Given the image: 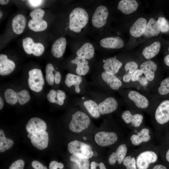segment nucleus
<instances>
[{"label":"nucleus","instance_id":"nucleus-15","mask_svg":"<svg viewBox=\"0 0 169 169\" xmlns=\"http://www.w3.org/2000/svg\"><path fill=\"white\" fill-rule=\"evenodd\" d=\"M155 118L160 124H163L169 120V100L162 102L156 108Z\"/></svg>","mask_w":169,"mask_h":169},{"label":"nucleus","instance_id":"nucleus-10","mask_svg":"<svg viewBox=\"0 0 169 169\" xmlns=\"http://www.w3.org/2000/svg\"><path fill=\"white\" fill-rule=\"evenodd\" d=\"M109 15V11L105 6L100 5L95 9L91 18V23L95 28H100L106 23Z\"/></svg>","mask_w":169,"mask_h":169},{"label":"nucleus","instance_id":"nucleus-6","mask_svg":"<svg viewBox=\"0 0 169 169\" xmlns=\"http://www.w3.org/2000/svg\"><path fill=\"white\" fill-rule=\"evenodd\" d=\"M44 14V11L41 8L34 10L30 13L32 19L29 21L28 25L30 29L38 32L44 31L47 28V23L43 19Z\"/></svg>","mask_w":169,"mask_h":169},{"label":"nucleus","instance_id":"nucleus-13","mask_svg":"<svg viewBox=\"0 0 169 169\" xmlns=\"http://www.w3.org/2000/svg\"><path fill=\"white\" fill-rule=\"evenodd\" d=\"M76 100L82 103L84 107L92 117L95 118L100 117L101 114L99 112L98 104L93 99L84 96L77 99Z\"/></svg>","mask_w":169,"mask_h":169},{"label":"nucleus","instance_id":"nucleus-31","mask_svg":"<svg viewBox=\"0 0 169 169\" xmlns=\"http://www.w3.org/2000/svg\"><path fill=\"white\" fill-rule=\"evenodd\" d=\"M26 19L25 17L21 14L15 16L12 21V27L13 32L17 34H21L25 27Z\"/></svg>","mask_w":169,"mask_h":169},{"label":"nucleus","instance_id":"nucleus-23","mask_svg":"<svg viewBox=\"0 0 169 169\" xmlns=\"http://www.w3.org/2000/svg\"><path fill=\"white\" fill-rule=\"evenodd\" d=\"M15 64L13 61L8 58L5 54H0V74L6 75L11 73L14 69Z\"/></svg>","mask_w":169,"mask_h":169},{"label":"nucleus","instance_id":"nucleus-41","mask_svg":"<svg viewBox=\"0 0 169 169\" xmlns=\"http://www.w3.org/2000/svg\"><path fill=\"white\" fill-rule=\"evenodd\" d=\"M56 91V96L55 98L54 103L59 105H62L64 103V100L66 98L65 92L61 90H57Z\"/></svg>","mask_w":169,"mask_h":169},{"label":"nucleus","instance_id":"nucleus-22","mask_svg":"<svg viewBox=\"0 0 169 169\" xmlns=\"http://www.w3.org/2000/svg\"><path fill=\"white\" fill-rule=\"evenodd\" d=\"M127 151L126 145L125 144L121 145L117 148L115 152H112L109 156L108 163L111 165H113L117 161L118 163L120 164L125 157Z\"/></svg>","mask_w":169,"mask_h":169},{"label":"nucleus","instance_id":"nucleus-8","mask_svg":"<svg viewBox=\"0 0 169 169\" xmlns=\"http://www.w3.org/2000/svg\"><path fill=\"white\" fill-rule=\"evenodd\" d=\"M4 95L7 102L13 105L16 104L18 100L20 105H23L30 99L28 92L25 90L17 92L12 89H8L5 91Z\"/></svg>","mask_w":169,"mask_h":169},{"label":"nucleus","instance_id":"nucleus-30","mask_svg":"<svg viewBox=\"0 0 169 169\" xmlns=\"http://www.w3.org/2000/svg\"><path fill=\"white\" fill-rule=\"evenodd\" d=\"M149 133L150 131L148 129L144 128L136 134L132 135L130 137L132 144L135 146H138L142 142H148L151 138Z\"/></svg>","mask_w":169,"mask_h":169},{"label":"nucleus","instance_id":"nucleus-3","mask_svg":"<svg viewBox=\"0 0 169 169\" xmlns=\"http://www.w3.org/2000/svg\"><path fill=\"white\" fill-rule=\"evenodd\" d=\"M64 83L69 88L73 87L74 94L76 95H84L87 91V84L84 76L68 73Z\"/></svg>","mask_w":169,"mask_h":169},{"label":"nucleus","instance_id":"nucleus-43","mask_svg":"<svg viewBox=\"0 0 169 169\" xmlns=\"http://www.w3.org/2000/svg\"><path fill=\"white\" fill-rule=\"evenodd\" d=\"M64 167L63 164L61 163H58L55 161H51L49 164V169H57L59 168L62 169Z\"/></svg>","mask_w":169,"mask_h":169},{"label":"nucleus","instance_id":"nucleus-48","mask_svg":"<svg viewBox=\"0 0 169 169\" xmlns=\"http://www.w3.org/2000/svg\"><path fill=\"white\" fill-rule=\"evenodd\" d=\"M28 1L32 6L36 7L41 5L43 1L39 0H29Z\"/></svg>","mask_w":169,"mask_h":169},{"label":"nucleus","instance_id":"nucleus-50","mask_svg":"<svg viewBox=\"0 0 169 169\" xmlns=\"http://www.w3.org/2000/svg\"><path fill=\"white\" fill-rule=\"evenodd\" d=\"M152 169H167V168L163 165H157L155 166Z\"/></svg>","mask_w":169,"mask_h":169},{"label":"nucleus","instance_id":"nucleus-5","mask_svg":"<svg viewBox=\"0 0 169 169\" xmlns=\"http://www.w3.org/2000/svg\"><path fill=\"white\" fill-rule=\"evenodd\" d=\"M68 149L72 155L87 159L91 158L94 154L90 146L77 140L69 142L68 145Z\"/></svg>","mask_w":169,"mask_h":169},{"label":"nucleus","instance_id":"nucleus-24","mask_svg":"<svg viewBox=\"0 0 169 169\" xmlns=\"http://www.w3.org/2000/svg\"><path fill=\"white\" fill-rule=\"evenodd\" d=\"M157 68L156 64L153 61L148 60L141 64L140 69L146 79L149 81H152L155 77V72Z\"/></svg>","mask_w":169,"mask_h":169},{"label":"nucleus","instance_id":"nucleus-18","mask_svg":"<svg viewBox=\"0 0 169 169\" xmlns=\"http://www.w3.org/2000/svg\"><path fill=\"white\" fill-rule=\"evenodd\" d=\"M71 63L75 65L74 74L84 76L87 74L90 70L89 61L76 56L72 59Z\"/></svg>","mask_w":169,"mask_h":169},{"label":"nucleus","instance_id":"nucleus-55","mask_svg":"<svg viewBox=\"0 0 169 169\" xmlns=\"http://www.w3.org/2000/svg\"><path fill=\"white\" fill-rule=\"evenodd\" d=\"M32 135V134L29 133L28 135V138L30 139Z\"/></svg>","mask_w":169,"mask_h":169},{"label":"nucleus","instance_id":"nucleus-2","mask_svg":"<svg viewBox=\"0 0 169 169\" xmlns=\"http://www.w3.org/2000/svg\"><path fill=\"white\" fill-rule=\"evenodd\" d=\"M89 15L84 8L77 7L71 11L69 16V28L76 33H79L87 25Z\"/></svg>","mask_w":169,"mask_h":169},{"label":"nucleus","instance_id":"nucleus-4","mask_svg":"<svg viewBox=\"0 0 169 169\" xmlns=\"http://www.w3.org/2000/svg\"><path fill=\"white\" fill-rule=\"evenodd\" d=\"M90 123V120L88 115L84 112L79 110L72 115L69 127L72 131L79 133L87 128Z\"/></svg>","mask_w":169,"mask_h":169},{"label":"nucleus","instance_id":"nucleus-16","mask_svg":"<svg viewBox=\"0 0 169 169\" xmlns=\"http://www.w3.org/2000/svg\"><path fill=\"white\" fill-rule=\"evenodd\" d=\"M31 142L35 147L39 150L46 148L48 144L49 136L47 132L42 131L32 134Z\"/></svg>","mask_w":169,"mask_h":169},{"label":"nucleus","instance_id":"nucleus-20","mask_svg":"<svg viewBox=\"0 0 169 169\" xmlns=\"http://www.w3.org/2000/svg\"><path fill=\"white\" fill-rule=\"evenodd\" d=\"M47 128L45 122L42 119L36 117L30 119L26 126L28 132L32 134L38 131H45Z\"/></svg>","mask_w":169,"mask_h":169},{"label":"nucleus","instance_id":"nucleus-33","mask_svg":"<svg viewBox=\"0 0 169 169\" xmlns=\"http://www.w3.org/2000/svg\"><path fill=\"white\" fill-rule=\"evenodd\" d=\"M160 48V42L159 41L155 42L144 48L142 51V54L146 59H150L158 53Z\"/></svg>","mask_w":169,"mask_h":169},{"label":"nucleus","instance_id":"nucleus-54","mask_svg":"<svg viewBox=\"0 0 169 169\" xmlns=\"http://www.w3.org/2000/svg\"><path fill=\"white\" fill-rule=\"evenodd\" d=\"M166 160L169 162V149L167 151L166 154Z\"/></svg>","mask_w":169,"mask_h":169},{"label":"nucleus","instance_id":"nucleus-28","mask_svg":"<svg viewBox=\"0 0 169 169\" xmlns=\"http://www.w3.org/2000/svg\"><path fill=\"white\" fill-rule=\"evenodd\" d=\"M146 25V21L143 18L136 20L130 29V34L135 37L141 36L145 32Z\"/></svg>","mask_w":169,"mask_h":169},{"label":"nucleus","instance_id":"nucleus-29","mask_svg":"<svg viewBox=\"0 0 169 169\" xmlns=\"http://www.w3.org/2000/svg\"><path fill=\"white\" fill-rule=\"evenodd\" d=\"M121 117L124 121L127 124L131 123L135 127H138L142 123L143 116L140 114L132 115L129 110L124 111L121 115Z\"/></svg>","mask_w":169,"mask_h":169},{"label":"nucleus","instance_id":"nucleus-58","mask_svg":"<svg viewBox=\"0 0 169 169\" xmlns=\"http://www.w3.org/2000/svg\"></svg>","mask_w":169,"mask_h":169},{"label":"nucleus","instance_id":"nucleus-53","mask_svg":"<svg viewBox=\"0 0 169 169\" xmlns=\"http://www.w3.org/2000/svg\"><path fill=\"white\" fill-rule=\"evenodd\" d=\"M4 105V103L2 99L0 97V110H1Z\"/></svg>","mask_w":169,"mask_h":169},{"label":"nucleus","instance_id":"nucleus-1","mask_svg":"<svg viewBox=\"0 0 169 169\" xmlns=\"http://www.w3.org/2000/svg\"><path fill=\"white\" fill-rule=\"evenodd\" d=\"M92 77V84L102 90L106 86L117 90L122 84L121 81L115 75L108 74L101 70L94 74Z\"/></svg>","mask_w":169,"mask_h":169},{"label":"nucleus","instance_id":"nucleus-34","mask_svg":"<svg viewBox=\"0 0 169 169\" xmlns=\"http://www.w3.org/2000/svg\"><path fill=\"white\" fill-rule=\"evenodd\" d=\"M138 67L137 64L133 61H129L126 63L124 66L126 72L122 77L124 82L128 83L130 81L133 73L137 69Z\"/></svg>","mask_w":169,"mask_h":169},{"label":"nucleus","instance_id":"nucleus-44","mask_svg":"<svg viewBox=\"0 0 169 169\" xmlns=\"http://www.w3.org/2000/svg\"><path fill=\"white\" fill-rule=\"evenodd\" d=\"M90 169H106L105 166L103 162L99 163L93 161L90 164Z\"/></svg>","mask_w":169,"mask_h":169},{"label":"nucleus","instance_id":"nucleus-39","mask_svg":"<svg viewBox=\"0 0 169 169\" xmlns=\"http://www.w3.org/2000/svg\"><path fill=\"white\" fill-rule=\"evenodd\" d=\"M123 163L126 169H137L136 159L134 157H132L130 156L124 158Z\"/></svg>","mask_w":169,"mask_h":169},{"label":"nucleus","instance_id":"nucleus-9","mask_svg":"<svg viewBox=\"0 0 169 169\" xmlns=\"http://www.w3.org/2000/svg\"><path fill=\"white\" fill-rule=\"evenodd\" d=\"M28 84L30 89L35 92L41 91L44 84V80L41 69H34L28 72Z\"/></svg>","mask_w":169,"mask_h":169},{"label":"nucleus","instance_id":"nucleus-45","mask_svg":"<svg viewBox=\"0 0 169 169\" xmlns=\"http://www.w3.org/2000/svg\"><path fill=\"white\" fill-rule=\"evenodd\" d=\"M143 72L141 69H137L133 73L131 80L133 82L138 81L140 78V76L142 74Z\"/></svg>","mask_w":169,"mask_h":169},{"label":"nucleus","instance_id":"nucleus-32","mask_svg":"<svg viewBox=\"0 0 169 169\" xmlns=\"http://www.w3.org/2000/svg\"><path fill=\"white\" fill-rule=\"evenodd\" d=\"M160 32L157 22L154 18H150L146 24L143 35L146 37L149 38L156 36Z\"/></svg>","mask_w":169,"mask_h":169},{"label":"nucleus","instance_id":"nucleus-47","mask_svg":"<svg viewBox=\"0 0 169 169\" xmlns=\"http://www.w3.org/2000/svg\"><path fill=\"white\" fill-rule=\"evenodd\" d=\"M61 75L60 72L56 71L55 74L54 83L56 84H59L61 82Z\"/></svg>","mask_w":169,"mask_h":169},{"label":"nucleus","instance_id":"nucleus-49","mask_svg":"<svg viewBox=\"0 0 169 169\" xmlns=\"http://www.w3.org/2000/svg\"><path fill=\"white\" fill-rule=\"evenodd\" d=\"M146 80L147 79H146V78H140L138 81H140V82L142 85H145V84H146L147 83Z\"/></svg>","mask_w":169,"mask_h":169},{"label":"nucleus","instance_id":"nucleus-14","mask_svg":"<svg viewBox=\"0 0 169 169\" xmlns=\"http://www.w3.org/2000/svg\"><path fill=\"white\" fill-rule=\"evenodd\" d=\"M118 139L117 135L113 132L100 131L95 136L96 142L99 145L105 146L114 144Z\"/></svg>","mask_w":169,"mask_h":169},{"label":"nucleus","instance_id":"nucleus-52","mask_svg":"<svg viewBox=\"0 0 169 169\" xmlns=\"http://www.w3.org/2000/svg\"><path fill=\"white\" fill-rule=\"evenodd\" d=\"M9 2L8 0H0V3L1 5H4L7 4Z\"/></svg>","mask_w":169,"mask_h":169},{"label":"nucleus","instance_id":"nucleus-57","mask_svg":"<svg viewBox=\"0 0 169 169\" xmlns=\"http://www.w3.org/2000/svg\"><path fill=\"white\" fill-rule=\"evenodd\" d=\"M168 50H169V49H168Z\"/></svg>","mask_w":169,"mask_h":169},{"label":"nucleus","instance_id":"nucleus-51","mask_svg":"<svg viewBox=\"0 0 169 169\" xmlns=\"http://www.w3.org/2000/svg\"><path fill=\"white\" fill-rule=\"evenodd\" d=\"M164 62L166 65L169 66V54L167 55L165 57Z\"/></svg>","mask_w":169,"mask_h":169},{"label":"nucleus","instance_id":"nucleus-11","mask_svg":"<svg viewBox=\"0 0 169 169\" xmlns=\"http://www.w3.org/2000/svg\"><path fill=\"white\" fill-rule=\"evenodd\" d=\"M157 156L154 152L146 151L141 153L136 160L138 169H147L150 164L155 162Z\"/></svg>","mask_w":169,"mask_h":169},{"label":"nucleus","instance_id":"nucleus-17","mask_svg":"<svg viewBox=\"0 0 169 169\" xmlns=\"http://www.w3.org/2000/svg\"><path fill=\"white\" fill-rule=\"evenodd\" d=\"M122 65V62L115 57H110L103 61V70L108 74L115 75L119 71Z\"/></svg>","mask_w":169,"mask_h":169},{"label":"nucleus","instance_id":"nucleus-19","mask_svg":"<svg viewBox=\"0 0 169 169\" xmlns=\"http://www.w3.org/2000/svg\"><path fill=\"white\" fill-rule=\"evenodd\" d=\"M100 45L105 49H119L123 46L124 42L119 37H110L101 39L100 41Z\"/></svg>","mask_w":169,"mask_h":169},{"label":"nucleus","instance_id":"nucleus-7","mask_svg":"<svg viewBox=\"0 0 169 169\" xmlns=\"http://www.w3.org/2000/svg\"><path fill=\"white\" fill-rule=\"evenodd\" d=\"M97 97L93 98L98 103L99 112L101 115L110 114L114 111L117 109L118 103L117 100L113 97H102V95L98 96Z\"/></svg>","mask_w":169,"mask_h":169},{"label":"nucleus","instance_id":"nucleus-25","mask_svg":"<svg viewBox=\"0 0 169 169\" xmlns=\"http://www.w3.org/2000/svg\"><path fill=\"white\" fill-rule=\"evenodd\" d=\"M128 98L139 108L145 109L148 106V99L138 92L135 90L130 91L128 94Z\"/></svg>","mask_w":169,"mask_h":169},{"label":"nucleus","instance_id":"nucleus-40","mask_svg":"<svg viewBox=\"0 0 169 169\" xmlns=\"http://www.w3.org/2000/svg\"><path fill=\"white\" fill-rule=\"evenodd\" d=\"M156 22L160 31L162 33H166L169 31V24L164 18L159 17Z\"/></svg>","mask_w":169,"mask_h":169},{"label":"nucleus","instance_id":"nucleus-56","mask_svg":"<svg viewBox=\"0 0 169 169\" xmlns=\"http://www.w3.org/2000/svg\"><path fill=\"white\" fill-rule=\"evenodd\" d=\"M3 13L0 10V18H1L3 16Z\"/></svg>","mask_w":169,"mask_h":169},{"label":"nucleus","instance_id":"nucleus-27","mask_svg":"<svg viewBox=\"0 0 169 169\" xmlns=\"http://www.w3.org/2000/svg\"><path fill=\"white\" fill-rule=\"evenodd\" d=\"M138 5L135 0H122L118 3L117 9L124 14H128L135 11Z\"/></svg>","mask_w":169,"mask_h":169},{"label":"nucleus","instance_id":"nucleus-38","mask_svg":"<svg viewBox=\"0 0 169 169\" xmlns=\"http://www.w3.org/2000/svg\"><path fill=\"white\" fill-rule=\"evenodd\" d=\"M158 90L161 95H166L169 93V77L164 79L161 82Z\"/></svg>","mask_w":169,"mask_h":169},{"label":"nucleus","instance_id":"nucleus-42","mask_svg":"<svg viewBox=\"0 0 169 169\" xmlns=\"http://www.w3.org/2000/svg\"><path fill=\"white\" fill-rule=\"evenodd\" d=\"M24 164L23 160L19 159L13 163L8 169H23Z\"/></svg>","mask_w":169,"mask_h":169},{"label":"nucleus","instance_id":"nucleus-46","mask_svg":"<svg viewBox=\"0 0 169 169\" xmlns=\"http://www.w3.org/2000/svg\"><path fill=\"white\" fill-rule=\"evenodd\" d=\"M31 164L34 169H48L46 166L43 165V164L36 160L33 161Z\"/></svg>","mask_w":169,"mask_h":169},{"label":"nucleus","instance_id":"nucleus-36","mask_svg":"<svg viewBox=\"0 0 169 169\" xmlns=\"http://www.w3.org/2000/svg\"><path fill=\"white\" fill-rule=\"evenodd\" d=\"M70 160L75 163L79 169H89L90 162L88 159L81 158L73 155L70 157Z\"/></svg>","mask_w":169,"mask_h":169},{"label":"nucleus","instance_id":"nucleus-21","mask_svg":"<svg viewBox=\"0 0 169 169\" xmlns=\"http://www.w3.org/2000/svg\"><path fill=\"white\" fill-rule=\"evenodd\" d=\"M95 54V50L94 46L88 42L84 43L77 50L76 53V56L89 61L93 59Z\"/></svg>","mask_w":169,"mask_h":169},{"label":"nucleus","instance_id":"nucleus-37","mask_svg":"<svg viewBox=\"0 0 169 169\" xmlns=\"http://www.w3.org/2000/svg\"><path fill=\"white\" fill-rule=\"evenodd\" d=\"M55 70L53 65L50 63L47 64L46 67V80L50 85H52L54 82Z\"/></svg>","mask_w":169,"mask_h":169},{"label":"nucleus","instance_id":"nucleus-12","mask_svg":"<svg viewBox=\"0 0 169 169\" xmlns=\"http://www.w3.org/2000/svg\"><path fill=\"white\" fill-rule=\"evenodd\" d=\"M23 46L24 50L28 54H32L37 56H41L44 50V45L40 43H35L32 38L26 37L23 40Z\"/></svg>","mask_w":169,"mask_h":169},{"label":"nucleus","instance_id":"nucleus-35","mask_svg":"<svg viewBox=\"0 0 169 169\" xmlns=\"http://www.w3.org/2000/svg\"><path fill=\"white\" fill-rule=\"evenodd\" d=\"M14 142L10 139L5 137L3 131L0 130V152H3L10 148L13 145Z\"/></svg>","mask_w":169,"mask_h":169},{"label":"nucleus","instance_id":"nucleus-26","mask_svg":"<svg viewBox=\"0 0 169 169\" xmlns=\"http://www.w3.org/2000/svg\"><path fill=\"white\" fill-rule=\"evenodd\" d=\"M66 44V39L63 37L56 40L51 47V52L53 56L57 58L61 57L65 51Z\"/></svg>","mask_w":169,"mask_h":169}]
</instances>
